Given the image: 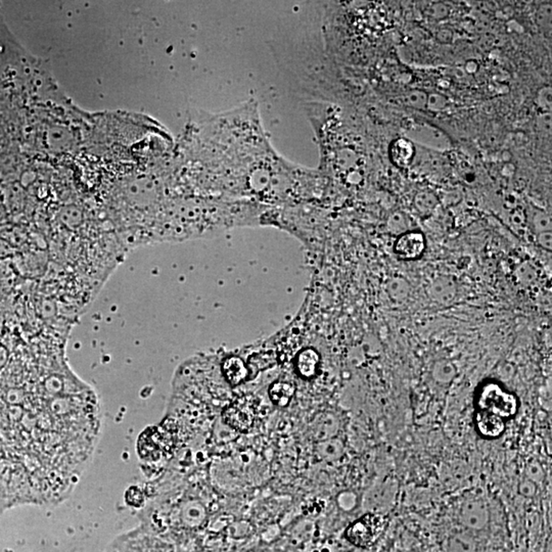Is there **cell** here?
<instances>
[{
	"label": "cell",
	"mask_w": 552,
	"mask_h": 552,
	"mask_svg": "<svg viewBox=\"0 0 552 552\" xmlns=\"http://www.w3.org/2000/svg\"><path fill=\"white\" fill-rule=\"evenodd\" d=\"M478 404L481 411L498 416L503 420L512 418L518 411L516 396L503 391L496 384H488L483 387Z\"/></svg>",
	"instance_id": "1"
},
{
	"label": "cell",
	"mask_w": 552,
	"mask_h": 552,
	"mask_svg": "<svg viewBox=\"0 0 552 552\" xmlns=\"http://www.w3.org/2000/svg\"><path fill=\"white\" fill-rule=\"evenodd\" d=\"M223 418L231 428L248 432L255 420V407L250 400H237L225 410Z\"/></svg>",
	"instance_id": "4"
},
{
	"label": "cell",
	"mask_w": 552,
	"mask_h": 552,
	"mask_svg": "<svg viewBox=\"0 0 552 552\" xmlns=\"http://www.w3.org/2000/svg\"><path fill=\"white\" fill-rule=\"evenodd\" d=\"M295 393V387L289 383H276L270 387V397L277 406H287Z\"/></svg>",
	"instance_id": "11"
},
{
	"label": "cell",
	"mask_w": 552,
	"mask_h": 552,
	"mask_svg": "<svg viewBox=\"0 0 552 552\" xmlns=\"http://www.w3.org/2000/svg\"><path fill=\"white\" fill-rule=\"evenodd\" d=\"M476 422L479 432L488 438H497L505 429L502 418L481 410L477 414Z\"/></svg>",
	"instance_id": "7"
},
{
	"label": "cell",
	"mask_w": 552,
	"mask_h": 552,
	"mask_svg": "<svg viewBox=\"0 0 552 552\" xmlns=\"http://www.w3.org/2000/svg\"><path fill=\"white\" fill-rule=\"evenodd\" d=\"M387 527V518L383 514H368L356 520L346 532L352 544L362 549L372 547L382 536Z\"/></svg>",
	"instance_id": "2"
},
{
	"label": "cell",
	"mask_w": 552,
	"mask_h": 552,
	"mask_svg": "<svg viewBox=\"0 0 552 552\" xmlns=\"http://www.w3.org/2000/svg\"><path fill=\"white\" fill-rule=\"evenodd\" d=\"M416 156V147L406 139H397L389 147V158L394 164L400 167L410 165Z\"/></svg>",
	"instance_id": "6"
},
{
	"label": "cell",
	"mask_w": 552,
	"mask_h": 552,
	"mask_svg": "<svg viewBox=\"0 0 552 552\" xmlns=\"http://www.w3.org/2000/svg\"><path fill=\"white\" fill-rule=\"evenodd\" d=\"M460 524L470 531H481L486 528L490 520L488 506L481 498H470L462 503L459 514Z\"/></svg>",
	"instance_id": "3"
},
{
	"label": "cell",
	"mask_w": 552,
	"mask_h": 552,
	"mask_svg": "<svg viewBox=\"0 0 552 552\" xmlns=\"http://www.w3.org/2000/svg\"><path fill=\"white\" fill-rule=\"evenodd\" d=\"M426 249V241L422 232L411 231L402 235L395 245V252L401 259L413 260L420 257Z\"/></svg>",
	"instance_id": "5"
},
{
	"label": "cell",
	"mask_w": 552,
	"mask_h": 552,
	"mask_svg": "<svg viewBox=\"0 0 552 552\" xmlns=\"http://www.w3.org/2000/svg\"><path fill=\"white\" fill-rule=\"evenodd\" d=\"M105 552H112V551H110V549H109V547H108V549H106V551H105Z\"/></svg>",
	"instance_id": "15"
},
{
	"label": "cell",
	"mask_w": 552,
	"mask_h": 552,
	"mask_svg": "<svg viewBox=\"0 0 552 552\" xmlns=\"http://www.w3.org/2000/svg\"><path fill=\"white\" fill-rule=\"evenodd\" d=\"M225 378L231 385H239L247 378L248 370L239 358L231 357L223 363Z\"/></svg>",
	"instance_id": "8"
},
{
	"label": "cell",
	"mask_w": 552,
	"mask_h": 552,
	"mask_svg": "<svg viewBox=\"0 0 552 552\" xmlns=\"http://www.w3.org/2000/svg\"><path fill=\"white\" fill-rule=\"evenodd\" d=\"M518 493L524 497H534L537 493V485L525 478L518 485Z\"/></svg>",
	"instance_id": "13"
},
{
	"label": "cell",
	"mask_w": 552,
	"mask_h": 552,
	"mask_svg": "<svg viewBox=\"0 0 552 552\" xmlns=\"http://www.w3.org/2000/svg\"><path fill=\"white\" fill-rule=\"evenodd\" d=\"M544 470H543L541 464L538 462H530L526 466V478L532 481L535 484L538 485L539 483L543 482L544 480Z\"/></svg>",
	"instance_id": "12"
},
{
	"label": "cell",
	"mask_w": 552,
	"mask_h": 552,
	"mask_svg": "<svg viewBox=\"0 0 552 552\" xmlns=\"http://www.w3.org/2000/svg\"><path fill=\"white\" fill-rule=\"evenodd\" d=\"M318 362H320V357L314 350H305L298 357V372L304 378H311L315 374Z\"/></svg>",
	"instance_id": "9"
},
{
	"label": "cell",
	"mask_w": 552,
	"mask_h": 552,
	"mask_svg": "<svg viewBox=\"0 0 552 552\" xmlns=\"http://www.w3.org/2000/svg\"><path fill=\"white\" fill-rule=\"evenodd\" d=\"M535 227L537 229H540L541 231H544V232H551V219H549V216L542 213V212L536 214L535 215Z\"/></svg>",
	"instance_id": "14"
},
{
	"label": "cell",
	"mask_w": 552,
	"mask_h": 552,
	"mask_svg": "<svg viewBox=\"0 0 552 552\" xmlns=\"http://www.w3.org/2000/svg\"><path fill=\"white\" fill-rule=\"evenodd\" d=\"M474 538L466 532H458L450 537L448 542L449 552H476Z\"/></svg>",
	"instance_id": "10"
}]
</instances>
